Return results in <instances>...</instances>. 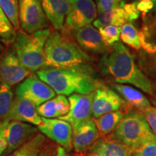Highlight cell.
<instances>
[{
    "mask_svg": "<svg viewBox=\"0 0 156 156\" xmlns=\"http://www.w3.org/2000/svg\"><path fill=\"white\" fill-rule=\"evenodd\" d=\"M101 67L103 73L116 83L130 84L147 94L155 95L154 85L142 73L132 54L122 43L113 45L112 50L101 59Z\"/></svg>",
    "mask_w": 156,
    "mask_h": 156,
    "instance_id": "1",
    "label": "cell"
},
{
    "mask_svg": "<svg viewBox=\"0 0 156 156\" xmlns=\"http://www.w3.org/2000/svg\"><path fill=\"white\" fill-rule=\"evenodd\" d=\"M68 33L54 31L48 37L45 46L47 67L77 69L90 73L87 67L90 58Z\"/></svg>",
    "mask_w": 156,
    "mask_h": 156,
    "instance_id": "2",
    "label": "cell"
},
{
    "mask_svg": "<svg viewBox=\"0 0 156 156\" xmlns=\"http://www.w3.org/2000/svg\"><path fill=\"white\" fill-rule=\"evenodd\" d=\"M36 75L58 95L90 94L98 88L91 73L84 70L47 67L36 72Z\"/></svg>",
    "mask_w": 156,
    "mask_h": 156,
    "instance_id": "3",
    "label": "cell"
},
{
    "mask_svg": "<svg viewBox=\"0 0 156 156\" xmlns=\"http://www.w3.org/2000/svg\"><path fill=\"white\" fill-rule=\"evenodd\" d=\"M51 30L48 28L27 34L19 31L14 44V51L21 64L30 72L47 68L45 57V46Z\"/></svg>",
    "mask_w": 156,
    "mask_h": 156,
    "instance_id": "4",
    "label": "cell"
},
{
    "mask_svg": "<svg viewBox=\"0 0 156 156\" xmlns=\"http://www.w3.org/2000/svg\"><path fill=\"white\" fill-rule=\"evenodd\" d=\"M113 136L134 151L156 136L145 116L137 112H130L125 115Z\"/></svg>",
    "mask_w": 156,
    "mask_h": 156,
    "instance_id": "5",
    "label": "cell"
},
{
    "mask_svg": "<svg viewBox=\"0 0 156 156\" xmlns=\"http://www.w3.org/2000/svg\"><path fill=\"white\" fill-rule=\"evenodd\" d=\"M39 0H19L20 26L27 34L46 29L48 22Z\"/></svg>",
    "mask_w": 156,
    "mask_h": 156,
    "instance_id": "6",
    "label": "cell"
},
{
    "mask_svg": "<svg viewBox=\"0 0 156 156\" xmlns=\"http://www.w3.org/2000/svg\"><path fill=\"white\" fill-rule=\"evenodd\" d=\"M97 7L93 0H70V8L63 31L68 34L90 25L97 17Z\"/></svg>",
    "mask_w": 156,
    "mask_h": 156,
    "instance_id": "7",
    "label": "cell"
},
{
    "mask_svg": "<svg viewBox=\"0 0 156 156\" xmlns=\"http://www.w3.org/2000/svg\"><path fill=\"white\" fill-rule=\"evenodd\" d=\"M93 97L94 92L85 95L75 93L69 95L68 98L69 102V113L58 119L69 122L73 129L90 120Z\"/></svg>",
    "mask_w": 156,
    "mask_h": 156,
    "instance_id": "8",
    "label": "cell"
},
{
    "mask_svg": "<svg viewBox=\"0 0 156 156\" xmlns=\"http://www.w3.org/2000/svg\"><path fill=\"white\" fill-rule=\"evenodd\" d=\"M42 118V124L38 130L66 151L73 149V127L69 122L60 119Z\"/></svg>",
    "mask_w": 156,
    "mask_h": 156,
    "instance_id": "9",
    "label": "cell"
},
{
    "mask_svg": "<svg viewBox=\"0 0 156 156\" xmlns=\"http://www.w3.org/2000/svg\"><path fill=\"white\" fill-rule=\"evenodd\" d=\"M30 73L21 64L15 51L0 54V83L12 86L24 80Z\"/></svg>",
    "mask_w": 156,
    "mask_h": 156,
    "instance_id": "10",
    "label": "cell"
},
{
    "mask_svg": "<svg viewBox=\"0 0 156 156\" xmlns=\"http://www.w3.org/2000/svg\"><path fill=\"white\" fill-rule=\"evenodd\" d=\"M15 93L17 96L27 99L37 107L56 96V93L49 85L35 77H29L20 84L15 89Z\"/></svg>",
    "mask_w": 156,
    "mask_h": 156,
    "instance_id": "11",
    "label": "cell"
},
{
    "mask_svg": "<svg viewBox=\"0 0 156 156\" xmlns=\"http://www.w3.org/2000/svg\"><path fill=\"white\" fill-rule=\"evenodd\" d=\"M38 133V128L32 124L17 121L9 122L6 126L8 146L5 155H9Z\"/></svg>",
    "mask_w": 156,
    "mask_h": 156,
    "instance_id": "12",
    "label": "cell"
},
{
    "mask_svg": "<svg viewBox=\"0 0 156 156\" xmlns=\"http://www.w3.org/2000/svg\"><path fill=\"white\" fill-rule=\"evenodd\" d=\"M124 103V100L114 90L104 87H98L94 92L92 116L97 119L108 113L116 112Z\"/></svg>",
    "mask_w": 156,
    "mask_h": 156,
    "instance_id": "13",
    "label": "cell"
},
{
    "mask_svg": "<svg viewBox=\"0 0 156 156\" xmlns=\"http://www.w3.org/2000/svg\"><path fill=\"white\" fill-rule=\"evenodd\" d=\"M7 121H17L37 126L42 124V118L37 112L36 105L17 95L13 101Z\"/></svg>",
    "mask_w": 156,
    "mask_h": 156,
    "instance_id": "14",
    "label": "cell"
},
{
    "mask_svg": "<svg viewBox=\"0 0 156 156\" xmlns=\"http://www.w3.org/2000/svg\"><path fill=\"white\" fill-rule=\"evenodd\" d=\"M75 41L83 50L94 54L106 53L107 46L103 41L99 30L93 25H88L73 31Z\"/></svg>",
    "mask_w": 156,
    "mask_h": 156,
    "instance_id": "15",
    "label": "cell"
},
{
    "mask_svg": "<svg viewBox=\"0 0 156 156\" xmlns=\"http://www.w3.org/2000/svg\"><path fill=\"white\" fill-rule=\"evenodd\" d=\"M134 150L112 135L101 138L89 150V156H132Z\"/></svg>",
    "mask_w": 156,
    "mask_h": 156,
    "instance_id": "16",
    "label": "cell"
},
{
    "mask_svg": "<svg viewBox=\"0 0 156 156\" xmlns=\"http://www.w3.org/2000/svg\"><path fill=\"white\" fill-rule=\"evenodd\" d=\"M100 135L94 121L84 122L73 129V147L77 153H84L90 150Z\"/></svg>",
    "mask_w": 156,
    "mask_h": 156,
    "instance_id": "17",
    "label": "cell"
},
{
    "mask_svg": "<svg viewBox=\"0 0 156 156\" xmlns=\"http://www.w3.org/2000/svg\"><path fill=\"white\" fill-rule=\"evenodd\" d=\"M41 5L48 20L56 30H63L70 8V0H41Z\"/></svg>",
    "mask_w": 156,
    "mask_h": 156,
    "instance_id": "18",
    "label": "cell"
},
{
    "mask_svg": "<svg viewBox=\"0 0 156 156\" xmlns=\"http://www.w3.org/2000/svg\"><path fill=\"white\" fill-rule=\"evenodd\" d=\"M69 99L65 95H58L37 107V112L41 117L56 119L64 116L69 113Z\"/></svg>",
    "mask_w": 156,
    "mask_h": 156,
    "instance_id": "19",
    "label": "cell"
},
{
    "mask_svg": "<svg viewBox=\"0 0 156 156\" xmlns=\"http://www.w3.org/2000/svg\"><path fill=\"white\" fill-rule=\"evenodd\" d=\"M127 21H130L129 15L124 7H120L99 14L93 22V26L98 29L108 25L121 27Z\"/></svg>",
    "mask_w": 156,
    "mask_h": 156,
    "instance_id": "20",
    "label": "cell"
},
{
    "mask_svg": "<svg viewBox=\"0 0 156 156\" xmlns=\"http://www.w3.org/2000/svg\"><path fill=\"white\" fill-rule=\"evenodd\" d=\"M114 88L124 101L136 108L145 110L151 107V102L142 93L134 87L124 85H114Z\"/></svg>",
    "mask_w": 156,
    "mask_h": 156,
    "instance_id": "21",
    "label": "cell"
},
{
    "mask_svg": "<svg viewBox=\"0 0 156 156\" xmlns=\"http://www.w3.org/2000/svg\"><path fill=\"white\" fill-rule=\"evenodd\" d=\"M46 136L38 132L7 156H38L46 145Z\"/></svg>",
    "mask_w": 156,
    "mask_h": 156,
    "instance_id": "22",
    "label": "cell"
},
{
    "mask_svg": "<svg viewBox=\"0 0 156 156\" xmlns=\"http://www.w3.org/2000/svg\"><path fill=\"white\" fill-rule=\"evenodd\" d=\"M124 116L123 112L116 111L95 119L94 122L101 135L105 136L115 131Z\"/></svg>",
    "mask_w": 156,
    "mask_h": 156,
    "instance_id": "23",
    "label": "cell"
},
{
    "mask_svg": "<svg viewBox=\"0 0 156 156\" xmlns=\"http://www.w3.org/2000/svg\"><path fill=\"white\" fill-rule=\"evenodd\" d=\"M14 98L10 86L7 84L0 83V122H8L7 117Z\"/></svg>",
    "mask_w": 156,
    "mask_h": 156,
    "instance_id": "24",
    "label": "cell"
},
{
    "mask_svg": "<svg viewBox=\"0 0 156 156\" xmlns=\"http://www.w3.org/2000/svg\"><path fill=\"white\" fill-rule=\"evenodd\" d=\"M15 28L0 7V42L2 44H14L17 38Z\"/></svg>",
    "mask_w": 156,
    "mask_h": 156,
    "instance_id": "25",
    "label": "cell"
},
{
    "mask_svg": "<svg viewBox=\"0 0 156 156\" xmlns=\"http://www.w3.org/2000/svg\"><path fill=\"white\" fill-rule=\"evenodd\" d=\"M0 7L13 25L15 30L20 29L19 0H0Z\"/></svg>",
    "mask_w": 156,
    "mask_h": 156,
    "instance_id": "26",
    "label": "cell"
},
{
    "mask_svg": "<svg viewBox=\"0 0 156 156\" xmlns=\"http://www.w3.org/2000/svg\"><path fill=\"white\" fill-rule=\"evenodd\" d=\"M120 38L124 44L135 49H140L141 48L139 34L135 27L131 23H127L122 27Z\"/></svg>",
    "mask_w": 156,
    "mask_h": 156,
    "instance_id": "27",
    "label": "cell"
},
{
    "mask_svg": "<svg viewBox=\"0 0 156 156\" xmlns=\"http://www.w3.org/2000/svg\"><path fill=\"white\" fill-rule=\"evenodd\" d=\"M121 27L115 25H108L99 29V32L103 41L106 46H113L118 42L121 36Z\"/></svg>",
    "mask_w": 156,
    "mask_h": 156,
    "instance_id": "28",
    "label": "cell"
},
{
    "mask_svg": "<svg viewBox=\"0 0 156 156\" xmlns=\"http://www.w3.org/2000/svg\"><path fill=\"white\" fill-rule=\"evenodd\" d=\"M133 156H156V136L136 149Z\"/></svg>",
    "mask_w": 156,
    "mask_h": 156,
    "instance_id": "29",
    "label": "cell"
},
{
    "mask_svg": "<svg viewBox=\"0 0 156 156\" xmlns=\"http://www.w3.org/2000/svg\"><path fill=\"white\" fill-rule=\"evenodd\" d=\"M97 9L99 14L112 10L117 7H124L123 0H96Z\"/></svg>",
    "mask_w": 156,
    "mask_h": 156,
    "instance_id": "30",
    "label": "cell"
},
{
    "mask_svg": "<svg viewBox=\"0 0 156 156\" xmlns=\"http://www.w3.org/2000/svg\"><path fill=\"white\" fill-rule=\"evenodd\" d=\"M144 116L153 132L156 135V108L150 107L144 110Z\"/></svg>",
    "mask_w": 156,
    "mask_h": 156,
    "instance_id": "31",
    "label": "cell"
},
{
    "mask_svg": "<svg viewBox=\"0 0 156 156\" xmlns=\"http://www.w3.org/2000/svg\"><path fill=\"white\" fill-rule=\"evenodd\" d=\"M9 122H7L0 129V156L7 151L8 142H7V134H6V126Z\"/></svg>",
    "mask_w": 156,
    "mask_h": 156,
    "instance_id": "32",
    "label": "cell"
},
{
    "mask_svg": "<svg viewBox=\"0 0 156 156\" xmlns=\"http://www.w3.org/2000/svg\"><path fill=\"white\" fill-rule=\"evenodd\" d=\"M123 7L129 15L130 21L136 20L139 17V10H138L136 4H124Z\"/></svg>",
    "mask_w": 156,
    "mask_h": 156,
    "instance_id": "33",
    "label": "cell"
},
{
    "mask_svg": "<svg viewBox=\"0 0 156 156\" xmlns=\"http://www.w3.org/2000/svg\"><path fill=\"white\" fill-rule=\"evenodd\" d=\"M57 147L56 145L52 143H48L46 145H45L38 156H56L57 153Z\"/></svg>",
    "mask_w": 156,
    "mask_h": 156,
    "instance_id": "34",
    "label": "cell"
},
{
    "mask_svg": "<svg viewBox=\"0 0 156 156\" xmlns=\"http://www.w3.org/2000/svg\"><path fill=\"white\" fill-rule=\"evenodd\" d=\"M153 6V3L151 0H141L140 3L136 5L138 10H148L151 9Z\"/></svg>",
    "mask_w": 156,
    "mask_h": 156,
    "instance_id": "35",
    "label": "cell"
},
{
    "mask_svg": "<svg viewBox=\"0 0 156 156\" xmlns=\"http://www.w3.org/2000/svg\"><path fill=\"white\" fill-rule=\"evenodd\" d=\"M56 156H69L67 153L64 148H63L61 146H58L57 147V153H56Z\"/></svg>",
    "mask_w": 156,
    "mask_h": 156,
    "instance_id": "36",
    "label": "cell"
},
{
    "mask_svg": "<svg viewBox=\"0 0 156 156\" xmlns=\"http://www.w3.org/2000/svg\"><path fill=\"white\" fill-rule=\"evenodd\" d=\"M5 51V47H4V46L2 44L1 42H0V54H2L3 53V52Z\"/></svg>",
    "mask_w": 156,
    "mask_h": 156,
    "instance_id": "37",
    "label": "cell"
},
{
    "mask_svg": "<svg viewBox=\"0 0 156 156\" xmlns=\"http://www.w3.org/2000/svg\"><path fill=\"white\" fill-rule=\"evenodd\" d=\"M6 122H0V129H1V128L2 127V126H4V124H5Z\"/></svg>",
    "mask_w": 156,
    "mask_h": 156,
    "instance_id": "38",
    "label": "cell"
},
{
    "mask_svg": "<svg viewBox=\"0 0 156 156\" xmlns=\"http://www.w3.org/2000/svg\"><path fill=\"white\" fill-rule=\"evenodd\" d=\"M151 1L152 2H153V4H155V5H156V0H151Z\"/></svg>",
    "mask_w": 156,
    "mask_h": 156,
    "instance_id": "39",
    "label": "cell"
},
{
    "mask_svg": "<svg viewBox=\"0 0 156 156\" xmlns=\"http://www.w3.org/2000/svg\"><path fill=\"white\" fill-rule=\"evenodd\" d=\"M155 63H156V54H155Z\"/></svg>",
    "mask_w": 156,
    "mask_h": 156,
    "instance_id": "40",
    "label": "cell"
},
{
    "mask_svg": "<svg viewBox=\"0 0 156 156\" xmlns=\"http://www.w3.org/2000/svg\"><path fill=\"white\" fill-rule=\"evenodd\" d=\"M88 156H89V155H88Z\"/></svg>",
    "mask_w": 156,
    "mask_h": 156,
    "instance_id": "41",
    "label": "cell"
}]
</instances>
